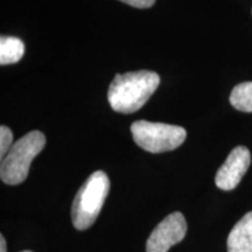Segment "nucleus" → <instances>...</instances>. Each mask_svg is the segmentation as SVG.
Wrapping results in <instances>:
<instances>
[{
    "mask_svg": "<svg viewBox=\"0 0 252 252\" xmlns=\"http://www.w3.org/2000/svg\"><path fill=\"white\" fill-rule=\"evenodd\" d=\"M119 1L125 2V4L137 8H150L152 7L156 0H119Z\"/></svg>",
    "mask_w": 252,
    "mask_h": 252,
    "instance_id": "9b49d317",
    "label": "nucleus"
},
{
    "mask_svg": "<svg viewBox=\"0 0 252 252\" xmlns=\"http://www.w3.org/2000/svg\"><path fill=\"white\" fill-rule=\"evenodd\" d=\"M159 84V75L150 70L116 75L108 91L110 106L121 113L138 111L156 93Z\"/></svg>",
    "mask_w": 252,
    "mask_h": 252,
    "instance_id": "f257e3e1",
    "label": "nucleus"
},
{
    "mask_svg": "<svg viewBox=\"0 0 252 252\" xmlns=\"http://www.w3.org/2000/svg\"><path fill=\"white\" fill-rule=\"evenodd\" d=\"M110 190L108 175L103 171L91 174L78 189L71 207L72 224L77 230H87L94 224Z\"/></svg>",
    "mask_w": 252,
    "mask_h": 252,
    "instance_id": "f03ea898",
    "label": "nucleus"
},
{
    "mask_svg": "<svg viewBox=\"0 0 252 252\" xmlns=\"http://www.w3.org/2000/svg\"><path fill=\"white\" fill-rule=\"evenodd\" d=\"M187 232V222L181 213L169 214L158 224L146 243V252H167L180 243Z\"/></svg>",
    "mask_w": 252,
    "mask_h": 252,
    "instance_id": "39448f33",
    "label": "nucleus"
},
{
    "mask_svg": "<svg viewBox=\"0 0 252 252\" xmlns=\"http://www.w3.org/2000/svg\"><path fill=\"white\" fill-rule=\"evenodd\" d=\"M250 163V151L245 146L235 147L216 173L215 184L217 187L222 190L235 189L248 172Z\"/></svg>",
    "mask_w": 252,
    "mask_h": 252,
    "instance_id": "423d86ee",
    "label": "nucleus"
},
{
    "mask_svg": "<svg viewBox=\"0 0 252 252\" xmlns=\"http://www.w3.org/2000/svg\"><path fill=\"white\" fill-rule=\"evenodd\" d=\"M13 145V133L7 126L2 125L0 127V157L5 158L6 154L11 150Z\"/></svg>",
    "mask_w": 252,
    "mask_h": 252,
    "instance_id": "9d476101",
    "label": "nucleus"
},
{
    "mask_svg": "<svg viewBox=\"0 0 252 252\" xmlns=\"http://www.w3.org/2000/svg\"><path fill=\"white\" fill-rule=\"evenodd\" d=\"M25 54V45L19 37H0V64H13L21 60Z\"/></svg>",
    "mask_w": 252,
    "mask_h": 252,
    "instance_id": "6e6552de",
    "label": "nucleus"
},
{
    "mask_svg": "<svg viewBox=\"0 0 252 252\" xmlns=\"http://www.w3.org/2000/svg\"><path fill=\"white\" fill-rule=\"evenodd\" d=\"M21 252H33V251H28V250H26V251H21Z\"/></svg>",
    "mask_w": 252,
    "mask_h": 252,
    "instance_id": "ddd939ff",
    "label": "nucleus"
},
{
    "mask_svg": "<svg viewBox=\"0 0 252 252\" xmlns=\"http://www.w3.org/2000/svg\"><path fill=\"white\" fill-rule=\"evenodd\" d=\"M45 145L46 137L40 131H32L15 141L1 159V181L9 186L23 184L27 179L32 161L43 150Z\"/></svg>",
    "mask_w": 252,
    "mask_h": 252,
    "instance_id": "7ed1b4c3",
    "label": "nucleus"
},
{
    "mask_svg": "<svg viewBox=\"0 0 252 252\" xmlns=\"http://www.w3.org/2000/svg\"><path fill=\"white\" fill-rule=\"evenodd\" d=\"M228 252H252V212L245 214L230 231Z\"/></svg>",
    "mask_w": 252,
    "mask_h": 252,
    "instance_id": "0eeeda50",
    "label": "nucleus"
},
{
    "mask_svg": "<svg viewBox=\"0 0 252 252\" xmlns=\"http://www.w3.org/2000/svg\"><path fill=\"white\" fill-rule=\"evenodd\" d=\"M0 252H6V241L4 236H0Z\"/></svg>",
    "mask_w": 252,
    "mask_h": 252,
    "instance_id": "f8f14e48",
    "label": "nucleus"
},
{
    "mask_svg": "<svg viewBox=\"0 0 252 252\" xmlns=\"http://www.w3.org/2000/svg\"><path fill=\"white\" fill-rule=\"evenodd\" d=\"M230 103L238 111L252 112V82L236 86L230 94Z\"/></svg>",
    "mask_w": 252,
    "mask_h": 252,
    "instance_id": "1a4fd4ad",
    "label": "nucleus"
},
{
    "mask_svg": "<svg viewBox=\"0 0 252 252\" xmlns=\"http://www.w3.org/2000/svg\"><path fill=\"white\" fill-rule=\"evenodd\" d=\"M131 132L135 144L150 153L178 149L187 137V132L181 126L146 121L134 122L131 125Z\"/></svg>",
    "mask_w": 252,
    "mask_h": 252,
    "instance_id": "20e7f679",
    "label": "nucleus"
}]
</instances>
